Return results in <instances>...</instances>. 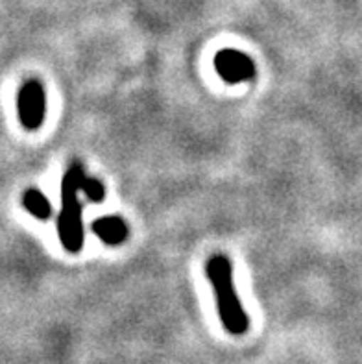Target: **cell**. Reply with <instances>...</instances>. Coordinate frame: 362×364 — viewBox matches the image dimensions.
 Wrapping results in <instances>:
<instances>
[{
  "label": "cell",
  "mask_w": 362,
  "mask_h": 364,
  "mask_svg": "<svg viewBox=\"0 0 362 364\" xmlns=\"http://www.w3.org/2000/svg\"><path fill=\"white\" fill-rule=\"evenodd\" d=\"M92 233L110 246L122 245L128 239V224L120 217H100L92 222Z\"/></svg>",
  "instance_id": "cell-5"
},
{
  "label": "cell",
  "mask_w": 362,
  "mask_h": 364,
  "mask_svg": "<svg viewBox=\"0 0 362 364\" xmlns=\"http://www.w3.org/2000/svg\"><path fill=\"white\" fill-rule=\"evenodd\" d=\"M23 205L30 215H33L39 220H48L52 215V205L46 200L45 194L37 189H28L23 194Z\"/></svg>",
  "instance_id": "cell-6"
},
{
  "label": "cell",
  "mask_w": 362,
  "mask_h": 364,
  "mask_svg": "<svg viewBox=\"0 0 362 364\" xmlns=\"http://www.w3.org/2000/svg\"><path fill=\"white\" fill-rule=\"evenodd\" d=\"M82 193L95 203L102 202V200H104V196H106V189H104V185H102L97 178H89V176H85V180H83Z\"/></svg>",
  "instance_id": "cell-7"
},
{
  "label": "cell",
  "mask_w": 362,
  "mask_h": 364,
  "mask_svg": "<svg viewBox=\"0 0 362 364\" xmlns=\"http://www.w3.org/2000/svg\"><path fill=\"white\" fill-rule=\"evenodd\" d=\"M207 277L213 285V291L216 296V307L218 314L224 323V328L231 335H243L247 331L250 320L240 304L237 291L233 285V268H231L230 259L224 255H213L207 261Z\"/></svg>",
  "instance_id": "cell-1"
},
{
  "label": "cell",
  "mask_w": 362,
  "mask_h": 364,
  "mask_svg": "<svg viewBox=\"0 0 362 364\" xmlns=\"http://www.w3.org/2000/svg\"><path fill=\"white\" fill-rule=\"evenodd\" d=\"M215 69L224 82L240 83L255 76V63L250 55L235 48H224L215 55Z\"/></svg>",
  "instance_id": "cell-4"
},
{
  "label": "cell",
  "mask_w": 362,
  "mask_h": 364,
  "mask_svg": "<svg viewBox=\"0 0 362 364\" xmlns=\"http://www.w3.org/2000/svg\"><path fill=\"white\" fill-rule=\"evenodd\" d=\"M85 171L80 163H73L61 180V211L58 217V235L61 245L70 254H78L83 248L82 203L78 193L85 180Z\"/></svg>",
  "instance_id": "cell-2"
},
{
  "label": "cell",
  "mask_w": 362,
  "mask_h": 364,
  "mask_svg": "<svg viewBox=\"0 0 362 364\" xmlns=\"http://www.w3.org/2000/svg\"><path fill=\"white\" fill-rule=\"evenodd\" d=\"M46 98L39 80H26L17 95V111L21 124L26 129H37L45 120Z\"/></svg>",
  "instance_id": "cell-3"
}]
</instances>
